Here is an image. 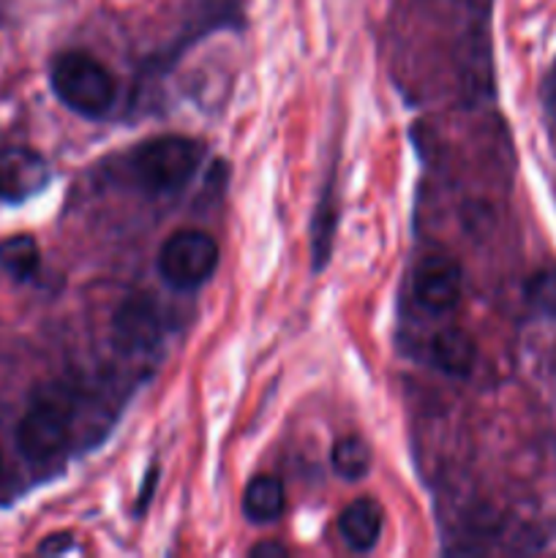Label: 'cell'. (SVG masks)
Segmentation results:
<instances>
[{"label": "cell", "instance_id": "6da1fadb", "mask_svg": "<svg viewBox=\"0 0 556 558\" xmlns=\"http://www.w3.org/2000/svg\"><path fill=\"white\" fill-rule=\"evenodd\" d=\"M52 90L71 112L104 118L118 98V82L87 52H63L52 65Z\"/></svg>", "mask_w": 556, "mask_h": 558}, {"label": "cell", "instance_id": "7a4b0ae2", "mask_svg": "<svg viewBox=\"0 0 556 558\" xmlns=\"http://www.w3.org/2000/svg\"><path fill=\"white\" fill-rule=\"evenodd\" d=\"M202 163V145L189 136H156L131 153L129 169L150 194L180 191Z\"/></svg>", "mask_w": 556, "mask_h": 558}, {"label": "cell", "instance_id": "3957f363", "mask_svg": "<svg viewBox=\"0 0 556 558\" xmlns=\"http://www.w3.org/2000/svg\"><path fill=\"white\" fill-rule=\"evenodd\" d=\"M74 398L63 387H44L16 428V445L33 463H47L69 447Z\"/></svg>", "mask_w": 556, "mask_h": 558}, {"label": "cell", "instance_id": "277c9868", "mask_svg": "<svg viewBox=\"0 0 556 558\" xmlns=\"http://www.w3.org/2000/svg\"><path fill=\"white\" fill-rule=\"evenodd\" d=\"M218 267V245L210 234L196 229H180L164 243L158 254V272L178 292L200 289Z\"/></svg>", "mask_w": 556, "mask_h": 558}, {"label": "cell", "instance_id": "5b68a950", "mask_svg": "<svg viewBox=\"0 0 556 558\" xmlns=\"http://www.w3.org/2000/svg\"><path fill=\"white\" fill-rule=\"evenodd\" d=\"M161 314L147 298H129L112 319V341L123 354H145L161 341Z\"/></svg>", "mask_w": 556, "mask_h": 558}, {"label": "cell", "instance_id": "8992f818", "mask_svg": "<svg viewBox=\"0 0 556 558\" xmlns=\"http://www.w3.org/2000/svg\"><path fill=\"white\" fill-rule=\"evenodd\" d=\"M461 267L450 256H428L414 270V298L431 314H450L461 300Z\"/></svg>", "mask_w": 556, "mask_h": 558}, {"label": "cell", "instance_id": "52a82bcc", "mask_svg": "<svg viewBox=\"0 0 556 558\" xmlns=\"http://www.w3.org/2000/svg\"><path fill=\"white\" fill-rule=\"evenodd\" d=\"M49 167L27 147H0V202H25L47 185Z\"/></svg>", "mask_w": 556, "mask_h": 558}, {"label": "cell", "instance_id": "ba28073f", "mask_svg": "<svg viewBox=\"0 0 556 558\" xmlns=\"http://www.w3.org/2000/svg\"><path fill=\"white\" fill-rule=\"evenodd\" d=\"M382 523H385L382 507L374 499H358L343 507L341 518H338V534L349 550L368 554L379 543Z\"/></svg>", "mask_w": 556, "mask_h": 558}, {"label": "cell", "instance_id": "9c48e42d", "mask_svg": "<svg viewBox=\"0 0 556 558\" xmlns=\"http://www.w3.org/2000/svg\"><path fill=\"white\" fill-rule=\"evenodd\" d=\"M431 357H434L436 368H442L445 374L469 376L474 368V357H478V347L467 330L447 327V330L436 332L431 341Z\"/></svg>", "mask_w": 556, "mask_h": 558}, {"label": "cell", "instance_id": "30bf717a", "mask_svg": "<svg viewBox=\"0 0 556 558\" xmlns=\"http://www.w3.org/2000/svg\"><path fill=\"white\" fill-rule=\"evenodd\" d=\"M287 507V494L276 477H256L251 480L243 494V512L254 523H273L281 518Z\"/></svg>", "mask_w": 556, "mask_h": 558}, {"label": "cell", "instance_id": "8fae6325", "mask_svg": "<svg viewBox=\"0 0 556 558\" xmlns=\"http://www.w3.org/2000/svg\"><path fill=\"white\" fill-rule=\"evenodd\" d=\"M41 265V251L31 234H14L0 243V270L14 281H27Z\"/></svg>", "mask_w": 556, "mask_h": 558}, {"label": "cell", "instance_id": "7c38bea8", "mask_svg": "<svg viewBox=\"0 0 556 558\" xmlns=\"http://www.w3.org/2000/svg\"><path fill=\"white\" fill-rule=\"evenodd\" d=\"M333 469L338 477L358 483L371 472V450L363 439L358 436H343L333 447Z\"/></svg>", "mask_w": 556, "mask_h": 558}, {"label": "cell", "instance_id": "4fadbf2b", "mask_svg": "<svg viewBox=\"0 0 556 558\" xmlns=\"http://www.w3.org/2000/svg\"><path fill=\"white\" fill-rule=\"evenodd\" d=\"M532 300L543 311H556V276H540L534 281Z\"/></svg>", "mask_w": 556, "mask_h": 558}, {"label": "cell", "instance_id": "5bb4252c", "mask_svg": "<svg viewBox=\"0 0 556 558\" xmlns=\"http://www.w3.org/2000/svg\"><path fill=\"white\" fill-rule=\"evenodd\" d=\"M543 98H545V112H548V120H551V131H554L556 136V63L554 69H551L548 80H545Z\"/></svg>", "mask_w": 556, "mask_h": 558}, {"label": "cell", "instance_id": "9a60e30c", "mask_svg": "<svg viewBox=\"0 0 556 558\" xmlns=\"http://www.w3.org/2000/svg\"><path fill=\"white\" fill-rule=\"evenodd\" d=\"M69 548H71L69 534H55V537H49L38 550H41V554H63V550Z\"/></svg>", "mask_w": 556, "mask_h": 558}, {"label": "cell", "instance_id": "2e32d148", "mask_svg": "<svg viewBox=\"0 0 556 558\" xmlns=\"http://www.w3.org/2000/svg\"><path fill=\"white\" fill-rule=\"evenodd\" d=\"M251 556H256V558H265V556H273V558H278V556H287V548H281V545H276V543L256 545V548L251 550Z\"/></svg>", "mask_w": 556, "mask_h": 558}, {"label": "cell", "instance_id": "e0dca14e", "mask_svg": "<svg viewBox=\"0 0 556 558\" xmlns=\"http://www.w3.org/2000/svg\"><path fill=\"white\" fill-rule=\"evenodd\" d=\"M439 3H450L452 5V3H461V0H439Z\"/></svg>", "mask_w": 556, "mask_h": 558}, {"label": "cell", "instance_id": "ac0fdd59", "mask_svg": "<svg viewBox=\"0 0 556 558\" xmlns=\"http://www.w3.org/2000/svg\"><path fill=\"white\" fill-rule=\"evenodd\" d=\"M0 469H3V456H0Z\"/></svg>", "mask_w": 556, "mask_h": 558}]
</instances>
